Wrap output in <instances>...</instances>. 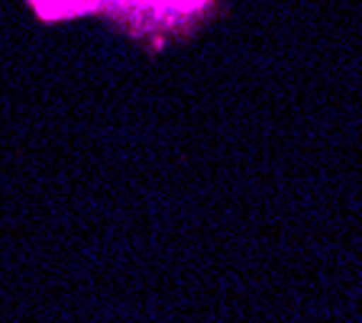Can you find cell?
Here are the masks:
<instances>
[{
  "label": "cell",
  "instance_id": "6da1fadb",
  "mask_svg": "<svg viewBox=\"0 0 362 323\" xmlns=\"http://www.w3.org/2000/svg\"><path fill=\"white\" fill-rule=\"evenodd\" d=\"M136 4H143V7H175V10H188V7H194L197 0H136Z\"/></svg>",
  "mask_w": 362,
  "mask_h": 323
}]
</instances>
